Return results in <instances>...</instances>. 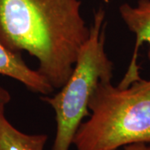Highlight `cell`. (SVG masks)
I'll return each instance as SVG.
<instances>
[{
    "mask_svg": "<svg viewBox=\"0 0 150 150\" xmlns=\"http://www.w3.org/2000/svg\"><path fill=\"white\" fill-rule=\"evenodd\" d=\"M81 0H0V42L26 51L38 71L60 89L74 69L90 28L81 15Z\"/></svg>",
    "mask_w": 150,
    "mask_h": 150,
    "instance_id": "6da1fadb",
    "label": "cell"
},
{
    "mask_svg": "<svg viewBox=\"0 0 150 150\" xmlns=\"http://www.w3.org/2000/svg\"><path fill=\"white\" fill-rule=\"evenodd\" d=\"M89 118L74 138L76 150H114L134 143L150 144V79L127 88L101 80L88 102Z\"/></svg>",
    "mask_w": 150,
    "mask_h": 150,
    "instance_id": "7a4b0ae2",
    "label": "cell"
},
{
    "mask_svg": "<svg viewBox=\"0 0 150 150\" xmlns=\"http://www.w3.org/2000/svg\"><path fill=\"white\" fill-rule=\"evenodd\" d=\"M105 11L95 12L89 36L80 48L72 73L56 94L41 100L55 112L56 134L52 150H69L83 118L89 117L88 102L98 83L111 81L113 64L105 52Z\"/></svg>",
    "mask_w": 150,
    "mask_h": 150,
    "instance_id": "3957f363",
    "label": "cell"
},
{
    "mask_svg": "<svg viewBox=\"0 0 150 150\" xmlns=\"http://www.w3.org/2000/svg\"><path fill=\"white\" fill-rule=\"evenodd\" d=\"M119 13L127 27L136 37L129 68L118 85L119 88H127L135 81L141 79L138 57L140 47L144 43L149 44L148 57L150 60V0H139L135 6L127 3L123 4L119 7Z\"/></svg>",
    "mask_w": 150,
    "mask_h": 150,
    "instance_id": "277c9868",
    "label": "cell"
},
{
    "mask_svg": "<svg viewBox=\"0 0 150 150\" xmlns=\"http://www.w3.org/2000/svg\"><path fill=\"white\" fill-rule=\"evenodd\" d=\"M0 75L20 82L28 90L49 95L54 88L38 70L31 69L22 58L21 53L13 52L0 42Z\"/></svg>",
    "mask_w": 150,
    "mask_h": 150,
    "instance_id": "5b68a950",
    "label": "cell"
},
{
    "mask_svg": "<svg viewBox=\"0 0 150 150\" xmlns=\"http://www.w3.org/2000/svg\"><path fill=\"white\" fill-rule=\"evenodd\" d=\"M6 103L0 101V150H44L47 134H28L16 129L5 115Z\"/></svg>",
    "mask_w": 150,
    "mask_h": 150,
    "instance_id": "8992f818",
    "label": "cell"
},
{
    "mask_svg": "<svg viewBox=\"0 0 150 150\" xmlns=\"http://www.w3.org/2000/svg\"><path fill=\"white\" fill-rule=\"evenodd\" d=\"M114 150H150V146L146 143H134Z\"/></svg>",
    "mask_w": 150,
    "mask_h": 150,
    "instance_id": "52a82bcc",
    "label": "cell"
},
{
    "mask_svg": "<svg viewBox=\"0 0 150 150\" xmlns=\"http://www.w3.org/2000/svg\"><path fill=\"white\" fill-rule=\"evenodd\" d=\"M11 100V95L9 92L6 90L4 88L0 86V101L5 103L6 104L8 103Z\"/></svg>",
    "mask_w": 150,
    "mask_h": 150,
    "instance_id": "ba28073f",
    "label": "cell"
}]
</instances>
